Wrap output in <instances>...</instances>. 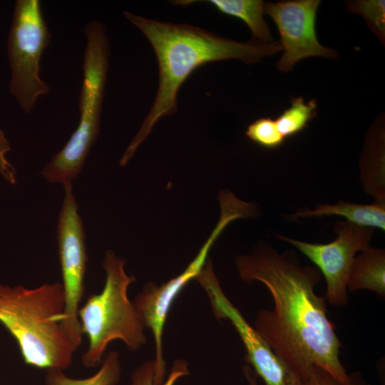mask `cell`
<instances>
[{
    "mask_svg": "<svg viewBox=\"0 0 385 385\" xmlns=\"http://www.w3.org/2000/svg\"><path fill=\"white\" fill-rule=\"evenodd\" d=\"M236 267L242 281L260 282L270 292L274 308L260 310L254 327L302 381L314 366L345 381L349 374L339 359L341 342L324 297L314 291L319 270L302 266L294 252L279 254L267 244L238 256Z\"/></svg>",
    "mask_w": 385,
    "mask_h": 385,
    "instance_id": "cell-1",
    "label": "cell"
},
{
    "mask_svg": "<svg viewBox=\"0 0 385 385\" xmlns=\"http://www.w3.org/2000/svg\"><path fill=\"white\" fill-rule=\"evenodd\" d=\"M123 15L151 44L158 64L159 81L152 107L120 160L121 166L127 164L162 117L177 112L178 91L197 68L229 59L255 63L282 51L279 41L238 42L188 24L149 19L128 11Z\"/></svg>",
    "mask_w": 385,
    "mask_h": 385,
    "instance_id": "cell-2",
    "label": "cell"
},
{
    "mask_svg": "<svg viewBox=\"0 0 385 385\" xmlns=\"http://www.w3.org/2000/svg\"><path fill=\"white\" fill-rule=\"evenodd\" d=\"M64 293L61 283L35 288L0 284V323L14 337L26 364L65 370L75 349L62 327Z\"/></svg>",
    "mask_w": 385,
    "mask_h": 385,
    "instance_id": "cell-3",
    "label": "cell"
},
{
    "mask_svg": "<svg viewBox=\"0 0 385 385\" xmlns=\"http://www.w3.org/2000/svg\"><path fill=\"white\" fill-rule=\"evenodd\" d=\"M125 263L112 250L106 252L104 287L100 293L90 295L78 310L81 331L88 342L81 357L86 367L101 364L107 346L114 340L123 341L130 351L140 349L147 342L143 319L128 297V287L136 279L125 273Z\"/></svg>",
    "mask_w": 385,
    "mask_h": 385,
    "instance_id": "cell-4",
    "label": "cell"
},
{
    "mask_svg": "<svg viewBox=\"0 0 385 385\" xmlns=\"http://www.w3.org/2000/svg\"><path fill=\"white\" fill-rule=\"evenodd\" d=\"M83 82L79 97L80 119L71 138L41 170L50 183L72 184L100 132L103 101L109 68L110 44L104 24L98 20L83 28Z\"/></svg>",
    "mask_w": 385,
    "mask_h": 385,
    "instance_id": "cell-5",
    "label": "cell"
},
{
    "mask_svg": "<svg viewBox=\"0 0 385 385\" xmlns=\"http://www.w3.org/2000/svg\"><path fill=\"white\" fill-rule=\"evenodd\" d=\"M51 38L41 1L16 0L6 43L11 73L9 89L26 113L32 111L40 96L50 91L40 76V61Z\"/></svg>",
    "mask_w": 385,
    "mask_h": 385,
    "instance_id": "cell-6",
    "label": "cell"
},
{
    "mask_svg": "<svg viewBox=\"0 0 385 385\" xmlns=\"http://www.w3.org/2000/svg\"><path fill=\"white\" fill-rule=\"evenodd\" d=\"M221 215L215 228L200 250L197 256L179 275L158 286L148 282L135 298L134 304L138 309L145 327L150 329L154 341L155 356V376L156 384H162L167 377L166 363L163 351V334L167 316L174 300L192 279L198 275L206 264L207 255L218 236L233 220L242 218L241 207L234 202L220 203Z\"/></svg>",
    "mask_w": 385,
    "mask_h": 385,
    "instance_id": "cell-7",
    "label": "cell"
},
{
    "mask_svg": "<svg viewBox=\"0 0 385 385\" xmlns=\"http://www.w3.org/2000/svg\"><path fill=\"white\" fill-rule=\"evenodd\" d=\"M63 188L64 197L57 224L58 257L65 301L62 327L76 350L83 337L78 310L85 292L88 256L83 225L72 184L65 185Z\"/></svg>",
    "mask_w": 385,
    "mask_h": 385,
    "instance_id": "cell-8",
    "label": "cell"
},
{
    "mask_svg": "<svg viewBox=\"0 0 385 385\" xmlns=\"http://www.w3.org/2000/svg\"><path fill=\"white\" fill-rule=\"evenodd\" d=\"M195 279L207 293L216 318L229 320L238 333L246 351L245 360L265 385H302L299 375L274 351L225 294L210 260Z\"/></svg>",
    "mask_w": 385,
    "mask_h": 385,
    "instance_id": "cell-9",
    "label": "cell"
},
{
    "mask_svg": "<svg viewBox=\"0 0 385 385\" xmlns=\"http://www.w3.org/2000/svg\"><path fill=\"white\" fill-rule=\"evenodd\" d=\"M334 231L337 237L327 244L307 242L279 234L277 237L293 245L315 265L326 280V301L343 307L348 303L346 281L353 260L358 252L369 247L374 229L339 221Z\"/></svg>",
    "mask_w": 385,
    "mask_h": 385,
    "instance_id": "cell-10",
    "label": "cell"
},
{
    "mask_svg": "<svg viewBox=\"0 0 385 385\" xmlns=\"http://www.w3.org/2000/svg\"><path fill=\"white\" fill-rule=\"evenodd\" d=\"M319 0H288L265 3V13L271 17L280 35L283 54L277 63L281 72L291 71L305 58H337L338 53L322 46L316 34Z\"/></svg>",
    "mask_w": 385,
    "mask_h": 385,
    "instance_id": "cell-11",
    "label": "cell"
},
{
    "mask_svg": "<svg viewBox=\"0 0 385 385\" xmlns=\"http://www.w3.org/2000/svg\"><path fill=\"white\" fill-rule=\"evenodd\" d=\"M338 215L352 224L379 228L385 231V202L375 201L372 204H357L339 201L336 204H317L314 209L299 210L292 217H322Z\"/></svg>",
    "mask_w": 385,
    "mask_h": 385,
    "instance_id": "cell-12",
    "label": "cell"
},
{
    "mask_svg": "<svg viewBox=\"0 0 385 385\" xmlns=\"http://www.w3.org/2000/svg\"><path fill=\"white\" fill-rule=\"evenodd\" d=\"M347 291L367 289L385 296V250L368 247L355 256L346 281Z\"/></svg>",
    "mask_w": 385,
    "mask_h": 385,
    "instance_id": "cell-13",
    "label": "cell"
},
{
    "mask_svg": "<svg viewBox=\"0 0 385 385\" xmlns=\"http://www.w3.org/2000/svg\"><path fill=\"white\" fill-rule=\"evenodd\" d=\"M370 134L360 161V177L365 192L375 201L385 202L384 133Z\"/></svg>",
    "mask_w": 385,
    "mask_h": 385,
    "instance_id": "cell-14",
    "label": "cell"
},
{
    "mask_svg": "<svg viewBox=\"0 0 385 385\" xmlns=\"http://www.w3.org/2000/svg\"><path fill=\"white\" fill-rule=\"evenodd\" d=\"M212 5L219 12L242 20L250 29L252 38L264 43L273 42L264 15L265 3L262 0L197 1Z\"/></svg>",
    "mask_w": 385,
    "mask_h": 385,
    "instance_id": "cell-15",
    "label": "cell"
},
{
    "mask_svg": "<svg viewBox=\"0 0 385 385\" xmlns=\"http://www.w3.org/2000/svg\"><path fill=\"white\" fill-rule=\"evenodd\" d=\"M121 376V364L118 351H111L101 362L99 370L85 379H74L66 375L63 370L47 369L46 385H116Z\"/></svg>",
    "mask_w": 385,
    "mask_h": 385,
    "instance_id": "cell-16",
    "label": "cell"
},
{
    "mask_svg": "<svg viewBox=\"0 0 385 385\" xmlns=\"http://www.w3.org/2000/svg\"><path fill=\"white\" fill-rule=\"evenodd\" d=\"M317 107L315 99L305 102L302 97L293 98L291 106L275 119L278 130L285 139L301 133L315 117Z\"/></svg>",
    "mask_w": 385,
    "mask_h": 385,
    "instance_id": "cell-17",
    "label": "cell"
},
{
    "mask_svg": "<svg viewBox=\"0 0 385 385\" xmlns=\"http://www.w3.org/2000/svg\"><path fill=\"white\" fill-rule=\"evenodd\" d=\"M384 2V0H358L346 3L347 9L361 16L383 44L385 39Z\"/></svg>",
    "mask_w": 385,
    "mask_h": 385,
    "instance_id": "cell-18",
    "label": "cell"
},
{
    "mask_svg": "<svg viewBox=\"0 0 385 385\" xmlns=\"http://www.w3.org/2000/svg\"><path fill=\"white\" fill-rule=\"evenodd\" d=\"M245 135L251 141L266 149L277 148L286 140L278 130L275 120L270 117H262L251 123Z\"/></svg>",
    "mask_w": 385,
    "mask_h": 385,
    "instance_id": "cell-19",
    "label": "cell"
},
{
    "mask_svg": "<svg viewBox=\"0 0 385 385\" xmlns=\"http://www.w3.org/2000/svg\"><path fill=\"white\" fill-rule=\"evenodd\" d=\"M189 374L187 361L183 359H176L165 380L162 384H156L154 380L155 361L154 359L148 360L134 370L130 385H175L179 379Z\"/></svg>",
    "mask_w": 385,
    "mask_h": 385,
    "instance_id": "cell-20",
    "label": "cell"
},
{
    "mask_svg": "<svg viewBox=\"0 0 385 385\" xmlns=\"http://www.w3.org/2000/svg\"><path fill=\"white\" fill-rule=\"evenodd\" d=\"M302 385H372L366 381L361 372L355 371L348 376L345 381L334 378L325 370L314 366L309 375L302 381Z\"/></svg>",
    "mask_w": 385,
    "mask_h": 385,
    "instance_id": "cell-21",
    "label": "cell"
},
{
    "mask_svg": "<svg viewBox=\"0 0 385 385\" xmlns=\"http://www.w3.org/2000/svg\"><path fill=\"white\" fill-rule=\"evenodd\" d=\"M11 150V145L0 129V174L11 184L16 182V171L13 165L7 160L6 155Z\"/></svg>",
    "mask_w": 385,
    "mask_h": 385,
    "instance_id": "cell-22",
    "label": "cell"
},
{
    "mask_svg": "<svg viewBox=\"0 0 385 385\" xmlns=\"http://www.w3.org/2000/svg\"><path fill=\"white\" fill-rule=\"evenodd\" d=\"M242 371L247 381L248 385H260L257 382V376L255 374V371L250 365H245L242 367Z\"/></svg>",
    "mask_w": 385,
    "mask_h": 385,
    "instance_id": "cell-23",
    "label": "cell"
}]
</instances>
